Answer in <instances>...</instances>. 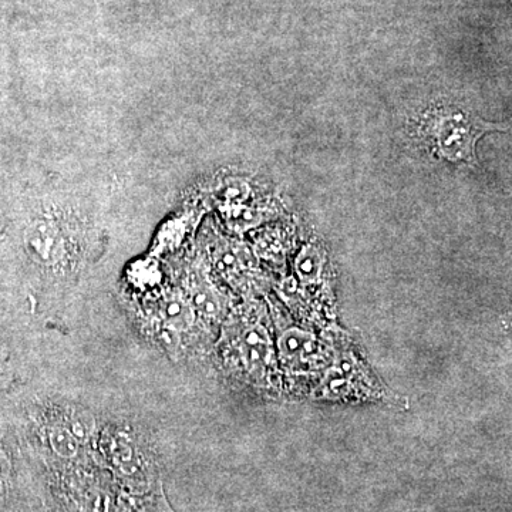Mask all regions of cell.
Listing matches in <instances>:
<instances>
[{
    "label": "cell",
    "instance_id": "cell-1",
    "mask_svg": "<svg viewBox=\"0 0 512 512\" xmlns=\"http://www.w3.org/2000/svg\"><path fill=\"white\" fill-rule=\"evenodd\" d=\"M495 130L505 131V128L453 107L434 111L424 123V131L437 156L451 163H473L478 140Z\"/></svg>",
    "mask_w": 512,
    "mask_h": 512
},
{
    "label": "cell",
    "instance_id": "cell-2",
    "mask_svg": "<svg viewBox=\"0 0 512 512\" xmlns=\"http://www.w3.org/2000/svg\"><path fill=\"white\" fill-rule=\"evenodd\" d=\"M279 356L285 365H311L318 353V340L306 330L291 328L282 333L278 342Z\"/></svg>",
    "mask_w": 512,
    "mask_h": 512
},
{
    "label": "cell",
    "instance_id": "cell-3",
    "mask_svg": "<svg viewBox=\"0 0 512 512\" xmlns=\"http://www.w3.org/2000/svg\"><path fill=\"white\" fill-rule=\"evenodd\" d=\"M28 244L33 256L46 266L57 265L64 254L63 238L52 222H37L30 229Z\"/></svg>",
    "mask_w": 512,
    "mask_h": 512
},
{
    "label": "cell",
    "instance_id": "cell-4",
    "mask_svg": "<svg viewBox=\"0 0 512 512\" xmlns=\"http://www.w3.org/2000/svg\"><path fill=\"white\" fill-rule=\"evenodd\" d=\"M242 359L251 372H264L272 360V345L268 333L262 326L256 325L245 330L239 340Z\"/></svg>",
    "mask_w": 512,
    "mask_h": 512
},
{
    "label": "cell",
    "instance_id": "cell-5",
    "mask_svg": "<svg viewBox=\"0 0 512 512\" xmlns=\"http://www.w3.org/2000/svg\"><path fill=\"white\" fill-rule=\"evenodd\" d=\"M323 266H325V254L322 249L313 244L303 247L295 261L296 274L306 285L319 281Z\"/></svg>",
    "mask_w": 512,
    "mask_h": 512
},
{
    "label": "cell",
    "instance_id": "cell-6",
    "mask_svg": "<svg viewBox=\"0 0 512 512\" xmlns=\"http://www.w3.org/2000/svg\"><path fill=\"white\" fill-rule=\"evenodd\" d=\"M165 322L174 329H187L194 322V311L190 303L181 296H171L165 301Z\"/></svg>",
    "mask_w": 512,
    "mask_h": 512
},
{
    "label": "cell",
    "instance_id": "cell-7",
    "mask_svg": "<svg viewBox=\"0 0 512 512\" xmlns=\"http://www.w3.org/2000/svg\"><path fill=\"white\" fill-rule=\"evenodd\" d=\"M47 436H49L50 446L59 456L73 457L79 450V439L74 436L69 427L62 426V424L52 426Z\"/></svg>",
    "mask_w": 512,
    "mask_h": 512
}]
</instances>
